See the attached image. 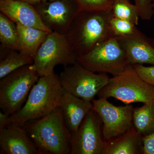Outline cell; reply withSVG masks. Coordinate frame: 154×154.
<instances>
[{
	"instance_id": "6da1fadb",
	"label": "cell",
	"mask_w": 154,
	"mask_h": 154,
	"mask_svg": "<svg viewBox=\"0 0 154 154\" xmlns=\"http://www.w3.org/2000/svg\"><path fill=\"white\" fill-rule=\"evenodd\" d=\"M112 11H80L65 34L78 57L114 36Z\"/></svg>"
},
{
	"instance_id": "7a4b0ae2",
	"label": "cell",
	"mask_w": 154,
	"mask_h": 154,
	"mask_svg": "<svg viewBox=\"0 0 154 154\" xmlns=\"http://www.w3.org/2000/svg\"><path fill=\"white\" fill-rule=\"evenodd\" d=\"M63 91L59 76L54 72L39 77L22 108L10 116L9 124L25 125L51 113L59 107Z\"/></svg>"
},
{
	"instance_id": "3957f363",
	"label": "cell",
	"mask_w": 154,
	"mask_h": 154,
	"mask_svg": "<svg viewBox=\"0 0 154 154\" xmlns=\"http://www.w3.org/2000/svg\"><path fill=\"white\" fill-rule=\"evenodd\" d=\"M24 126L39 154H70L71 133L59 107Z\"/></svg>"
},
{
	"instance_id": "277c9868",
	"label": "cell",
	"mask_w": 154,
	"mask_h": 154,
	"mask_svg": "<svg viewBox=\"0 0 154 154\" xmlns=\"http://www.w3.org/2000/svg\"><path fill=\"white\" fill-rule=\"evenodd\" d=\"M97 96L113 98L126 105L135 102L145 104L154 100V87L144 81L130 65L120 74L110 78Z\"/></svg>"
},
{
	"instance_id": "5b68a950",
	"label": "cell",
	"mask_w": 154,
	"mask_h": 154,
	"mask_svg": "<svg viewBox=\"0 0 154 154\" xmlns=\"http://www.w3.org/2000/svg\"><path fill=\"white\" fill-rule=\"evenodd\" d=\"M39 76L33 63L20 68L0 80V107L11 115L25 104Z\"/></svg>"
},
{
	"instance_id": "8992f818",
	"label": "cell",
	"mask_w": 154,
	"mask_h": 154,
	"mask_svg": "<svg viewBox=\"0 0 154 154\" xmlns=\"http://www.w3.org/2000/svg\"><path fill=\"white\" fill-rule=\"evenodd\" d=\"M77 62L94 72L110 74L113 76L125 71L130 64L126 53L114 36L80 56Z\"/></svg>"
},
{
	"instance_id": "52a82bcc",
	"label": "cell",
	"mask_w": 154,
	"mask_h": 154,
	"mask_svg": "<svg viewBox=\"0 0 154 154\" xmlns=\"http://www.w3.org/2000/svg\"><path fill=\"white\" fill-rule=\"evenodd\" d=\"M78 56L65 34L51 31L38 48L33 64L40 76L51 74L56 66L75 63Z\"/></svg>"
},
{
	"instance_id": "ba28073f",
	"label": "cell",
	"mask_w": 154,
	"mask_h": 154,
	"mask_svg": "<svg viewBox=\"0 0 154 154\" xmlns=\"http://www.w3.org/2000/svg\"><path fill=\"white\" fill-rule=\"evenodd\" d=\"M59 76L64 91L89 102L95 99L110 79L107 74H96L78 62L65 67Z\"/></svg>"
},
{
	"instance_id": "9c48e42d",
	"label": "cell",
	"mask_w": 154,
	"mask_h": 154,
	"mask_svg": "<svg viewBox=\"0 0 154 154\" xmlns=\"http://www.w3.org/2000/svg\"><path fill=\"white\" fill-rule=\"evenodd\" d=\"M107 99L102 97L92 101L93 110L102 119L105 141L121 135L134 126L132 105L128 104L117 107L108 102Z\"/></svg>"
},
{
	"instance_id": "30bf717a",
	"label": "cell",
	"mask_w": 154,
	"mask_h": 154,
	"mask_svg": "<svg viewBox=\"0 0 154 154\" xmlns=\"http://www.w3.org/2000/svg\"><path fill=\"white\" fill-rule=\"evenodd\" d=\"M102 128V119L92 109L78 130L71 134L69 154H103L105 141Z\"/></svg>"
},
{
	"instance_id": "8fae6325",
	"label": "cell",
	"mask_w": 154,
	"mask_h": 154,
	"mask_svg": "<svg viewBox=\"0 0 154 154\" xmlns=\"http://www.w3.org/2000/svg\"><path fill=\"white\" fill-rule=\"evenodd\" d=\"M33 5L46 27L63 34L80 11L74 0H48Z\"/></svg>"
},
{
	"instance_id": "7c38bea8",
	"label": "cell",
	"mask_w": 154,
	"mask_h": 154,
	"mask_svg": "<svg viewBox=\"0 0 154 154\" xmlns=\"http://www.w3.org/2000/svg\"><path fill=\"white\" fill-rule=\"evenodd\" d=\"M0 147L2 154H39L24 125L15 122L0 129Z\"/></svg>"
},
{
	"instance_id": "4fadbf2b",
	"label": "cell",
	"mask_w": 154,
	"mask_h": 154,
	"mask_svg": "<svg viewBox=\"0 0 154 154\" xmlns=\"http://www.w3.org/2000/svg\"><path fill=\"white\" fill-rule=\"evenodd\" d=\"M124 50L130 64L154 66V42L137 28L128 36L117 37Z\"/></svg>"
},
{
	"instance_id": "5bb4252c",
	"label": "cell",
	"mask_w": 154,
	"mask_h": 154,
	"mask_svg": "<svg viewBox=\"0 0 154 154\" xmlns=\"http://www.w3.org/2000/svg\"><path fill=\"white\" fill-rule=\"evenodd\" d=\"M0 13L17 24L51 32L31 4L20 0H0Z\"/></svg>"
},
{
	"instance_id": "9a60e30c",
	"label": "cell",
	"mask_w": 154,
	"mask_h": 154,
	"mask_svg": "<svg viewBox=\"0 0 154 154\" xmlns=\"http://www.w3.org/2000/svg\"><path fill=\"white\" fill-rule=\"evenodd\" d=\"M59 107L71 134L78 130L85 117L93 109L92 102L86 101L63 91Z\"/></svg>"
},
{
	"instance_id": "2e32d148",
	"label": "cell",
	"mask_w": 154,
	"mask_h": 154,
	"mask_svg": "<svg viewBox=\"0 0 154 154\" xmlns=\"http://www.w3.org/2000/svg\"><path fill=\"white\" fill-rule=\"evenodd\" d=\"M143 136L134 126L123 134L105 141L103 154L142 153Z\"/></svg>"
},
{
	"instance_id": "e0dca14e",
	"label": "cell",
	"mask_w": 154,
	"mask_h": 154,
	"mask_svg": "<svg viewBox=\"0 0 154 154\" xmlns=\"http://www.w3.org/2000/svg\"><path fill=\"white\" fill-rule=\"evenodd\" d=\"M18 51L34 59L37 51L50 32L17 24Z\"/></svg>"
},
{
	"instance_id": "ac0fdd59",
	"label": "cell",
	"mask_w": 154,
	"mask_h": 154,
	"mask_svg": "<svg viewBox=\"0 0 154 154\" xmlns=\"http://www.w3.org/2000/svg\"><path fill=\"white\" fill-rule=\"evenodd\" d=\"M134 126L143 136L154 132V100L134 108Z\"/></svg>"
},
{
	"instance_id": "d6986e66",
	"label": "cell",
	"mask_w": 154,
	"mask_h": 154,
	"mask_svg": "<svg viewBox=\"0 0 154 154\" xmlns=\"http://www.w3.org/2000/svg\"><path fill=\"white\" fill-rule=\"evenodd\" d=\"M7 50V53L1 54L0 79L20 68L33 63V58L18 51Z\"/></svg>"
},
{
	"instance_id": "ffe728a7",
	"label": "cell",
	"mask_w": 154,
	"mask_h": 154,
	"mask_svg": "<svg viewBox=\"0 0 154 154\" xmlns=\"http://www.w3.org/2000/svg\"><path fill=\"white\" fill-rule=\"evenodd\" d=\"M0 42L2 48L18 51L17 24L2 13H0Z\"/></svg>"
},
{
	"instance_id": "44dd1931",
	"label": "cell",
	"mask_w": 154,
	"mask_h": 154,
	"mask_svg": "<svg viewBox=\"0 0 154 154\" xmlns=\"http://www.w3.org/2000/svg\"><path fill=\"white\" fill-rule=\"evenodd\" d=\"M111 11L113 17L128 20L136 25L138 24V11L130 0H113Z\"/></svg>"
},
{
	"instance_id": "7402d4cb",
	"label": "cell",
	"mask_w": 154,
	"mask_h": 154,
	"mask_svg": "<svg viewBox=\"0 0 154 154\" xmlns=\"http://www.w3.org/2000/svg\"><path fill=\"white\" fill-rule=\"evenodd\" d=\"M110 24L113 34L116 37L131 35L137 28L133 22L113 16L110 19Z\"/></svg>"
},
{
	"instance_id": "603a6c76",
	"label": "cell",
	"mask_w": 154,
	"mask_h": 154,
	"mask_svg": "<svg viewBox=\"0 0 154 154\" xmlns=\"http://www.w3.org/2000/svg\"><path fill=\"white\" fill-rule=\"evenodd\" d=\"M80 11H111L113 0H74Z\"/></svg>"
},
{
	"instance_id": "cb8c5ba5",
	"label": "cell",
	"mask_w": 154,
	"mask_h": 154,
	"mask_svg": "<svg viewBox=\"0 0 154 154\" xmlns=\"http://www.w3.org/2000/svg\"><path fill=\"white\" fill-rule=\"evenodd\" d=\"M138 11L140 18L149 20L154 15L152 3L150 0H134Z\"/></svg>"
},
{
	"instance_id": "d4e9b609",
	"label": "cell",
	"mask_w": 154,
	"mask_h": 154,
	"mask_svg": "<svg viewBox=\"0 0 154 154\" xmlns=\"http://www.w3.org/2000/svg\"><path fill=\"white\" fill-rule=\"evenodd\" d=\"M140 76L146 82L154 87V66H146L141 64L133 65Z\"/></svg>"
},
{
	"instance_id": "484cf974",
	"label": "cell",
	"mask_w": 154,
	"mask_h": 154,
	"mask_svg": "<svg viewBox=\"0 0 154 154\" xmlns=\"http://www.w3.org/2000/svg\"><path fill=\"white\" fill-rule=\"evenodd\" d=\"M142 154H154V132L143 136Z\"/></svg>"
},
{
	"instance_id": "4316f807",
	"label": "cell",
	"mask_w": 154,
	"mask_h": 154,
	"mask_svg": "<svg viewBox=\"0 0 154 154\" xmlns=\"http://www.w3.org/2000/svg\"><path fill=\"white\" fill-rule=\"evenodd\" d=\"M10 116L2 110L0 111V129L5 128L9 124Z\"/></svg>"
},
{
	"instance_id": "83f0119b",
	"label": "cell",
	"mask_w": 154,
	"mask_h": 154,
	"mask_svg": "<svg viewBox=\"0 0 154 154\" xmlns=\"http://www.w3.org/2000/svg\"><path fill=\"white\" fill-rule=\"evenodd\" d=\"M20 1H23L33 5L41 2H44V1H48V0H20Z\"/></svg>"
},
{
	"instance_id": "f1b7e54d",
	"label": "cell",
	"mask_w": 154,
	"mask_h": 154,
	"mask_svg": "<svg viewBox=\"0 0 154 154\" xmlns=\"http://www.w3.org/2000/svg\"><path fill=\"white\" fill-rule=\"evenodd\" d=\"M152 3L153 8V13L154 14V0H150Z\"/></svg>"
}]
</instances>
